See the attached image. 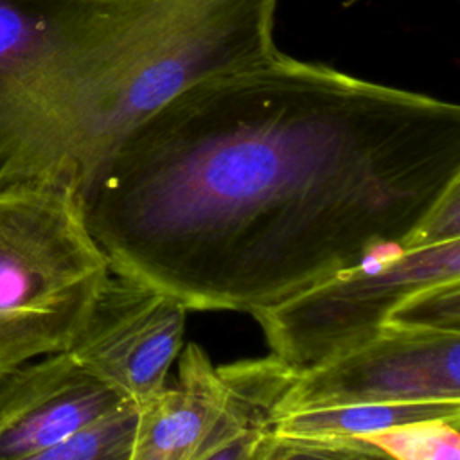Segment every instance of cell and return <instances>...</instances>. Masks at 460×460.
<instances>
[{"label": "cell", "mask_w": 460, "mask_h": 460, "mask_svg": "<svg viewBox=\"0 0 460 460\" xmlns=\"http://www.w3.org/2000/svg\"><path fill=\"white\" fill-rule=\"evenodd\" d=\"M455 187V102L275 50L147 117L79 199L111 271L252 314L402 239Z\"/></svg>", "instance_id": "1"}, {"label": "cell", "mask_w": 460, "mask_h": 460, "mask_svg": "<svg viewBox=\"0 0 460 460\" xmlns=\"http://www.w3.org/2000/svg\"><path fill=\"white\" fill-rule=\"evenodd\" d=\"M137 0H0V187L75 192L74 104L84 61Z\"/></svg>", "instance_id": "2"}, {"label": "cell", "mask_w": 460, "mask_h": 460, "mask_svg": "<svg viewBox=\"0 0 460 460\" xmlns=\"http://www.w3.org/2000/svg\"><path fill=\"white\" fill-rule=\"evenodd\" d=\"M110 273L68 187H0V376L65 352Z\"/></svg>", "instance_id": "3"}, {"label": "cell", "mask_w": 460, "mask_h": 460, "mask_svg": "<svg viewBox=\"0 0 460 460\" xmlns=\"http://www.w3.org/2000/svg\"><path fill=\"white\" fill-rule=\"evenodd\" d=\"M451 280H460V187L402 239L252 316L271 356L304 368L377 332L410 296Z\"/></svg>", "instance_id": "4"}, {"label": "cell", "mask_w": 460, "mask_h": 460, "mask_svg": "<svg viewBox=\"0 0 460 460\" xmlns=\"http://www.w3.org/2000/svg\"><path fill=\"white\" fill-rule=\"evenodd\" d=\"M358 402L460 404V334L383 325L318 363L291 367L268 417Z\"/></svg>", "instance_id": "5"}, {"label": "cell", "mask_w": 460, "mask_h": 460, "mask_svg": "<svg viewBox=\"0 0 460 460\" xmlns=\"http://www.w3.org/2000/svg\"><path fill=\"white\" fill-rule=\"evenodd\" d=\"M187 311L160 288L110 270L68 352L88 374L142 406L167 386L183 349Z\"/></svg>", "instance_id": "6"}, {"label": "cell", "mask_w": 460, "mask_h": 460, "mask_svg": "<svg viewBox=\"0 0 460 460\" xmlns=\"http://www.w3.org/2000/svg\"><path fill=\"white\" fill-rule=\"evenodd\" d=\"M128 402L68 350L32 359L0 376V460L58 446Z\"/></svg>", "instance_id": "7"}, {"label": "cell", "mask_w": 460, "mask_h": 460, "mask_svg": "<svg viewBox=\"0 0 460 460\" xmlns=\"http://www.w3.org/2000/svg\"><path fill=\"white\" fill-rule=\"evenodd\" d=\"M446 417L460 419V404L447 402H358L282 411L268 417L271 431L329 444H343L367 453L359 438L397 424ZM368 455V453H367ZM372 456V455H370Z\"/></svg>", "instance_id": "8"}, {"label": "cell", "mask_w": 460, "mask_h": 460, "mask_svg": "<svg viewBox=\"0 0 460 460\" xmlns=\"http://www.w3.org/2000/svg\"><path fill=\"white\" fill-rule=\"evenodd\" d=\"M460 419L431 417L397 424L359 438L361 447L390 460H460Z\"/></svg>", "instance_id": "9"}, {"label": "cell", "mask_w": 460, "mask_h": 460, "mask_svg": "<svg viewBox=\"0 0 460 460\" xmlns=\"http://www.w3.org/2000/svg\"><path fill=\"white\" fill-rule=\"evenodd\" d=\"M140 406L128 402L68 440L20 460H129Z\"/></svg>", "instance_id": "10"}, {"label": "cell", "mask_w": 460, "mask_h": 460, "mask_svg": "<svg viewBox=\"0 0 460 460\" xmlns=\"http://www.w3.org/2000/svg\"><path fill=\"white\" fill-rule=\"evenodd\" d=\"M388 327L460 334V280L428 288L401 304L385 322Z\"/></svg>", "instance_id": "11"}, {"label": "cell", "mask_w": 460, "mask_h": 460, "mask_svg": "<svg viewBox=\"0 0 460 460\" xmlns=\"http://www.w3.org/2000/svg\"><path fill=\"white\" fill-rule=\"evenodd\" d=\"M246 460H379L343 444L284 437L266 428Z\"/></svg>", "instance_id": "12"}, {"label": "cell", "mask_w": 460, "mask_h": 460, "mask_svg": "<svg viewBox=\"0 0 460 460\" xmlns=\"http://www.w3.org/2000/svg\"><path fill=\"white\" fill-rule=\"evenodd\" d=\"M268 428V419H259L239 431H235L232 437H228L223 444H219L216 449L201 456L199 460H246L255 447L257 440Z\"/></svg>", "instance_id": "13"}]
</instances>
